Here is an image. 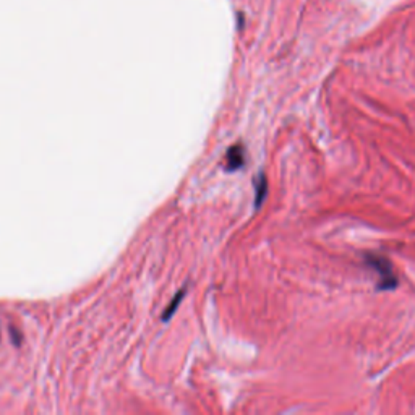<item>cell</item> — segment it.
I'll list each match as a JSON object with an SVG mask.
<instances>
[{
    "label": "cell",
    "instance_id": "2",
    "mask_svg": "<svg viewBox=\"0 0 415 415\" xmlns=\"http://www.w3.org/2000/svg\"><path fill=\"white\" fill-rule=\"evenodd\" d=\"M245 165V150L242 145H235L229 148L227 154H225V168L227 170H239Z\"/></svg>",
    "mask_w": 415,
    "mask_h": 415
},
{
    "label": "cell",
    "instance_id": "3",
    "mask_svg": "<svg viewBox=\"0 0 415 415\" xmlns=\"http://www.w3.org/2000/svg\"><path fill=\"white\" fill-rule=\"evenodd\" d=\"M183 295H185V289H182L181 292H179V294L175 295V297L172 298V302H170V305H169L168 308H165V313H164V315H163V320H164V321H168L169 318L174 315L175 310H177L179 305H181V303H182Z\"/></svg>",
    "mask_w": 415,
    "mask_h": 415
},
{
    "label": "cell",
    "instance_id": "1",
    "mask_svg": "<svg viewBox=\"0 0 415 415\" xmlns=\"http://www.w3.org/2000/svg\"><path fill=\"white\" fill-rule=\"evenodd\" d=\"M367 265L378 274V289H394L398 285V278L393 273L391 263L380 255H367Z\"/></svg>",
    "mask_w": 415,
    "mask_h": 415
},
{
    "label": "cell",
    "instance_id": "4",
    "mask_svg": "<svg viewBox=\"0 0 415 415\" xmlns=\"http://www.w3.org/2000/svg\"><path fill=\"white\" fill-rule=\"evenodd\" d=\"M255 188H256V208H258L263 203V200H265V195H266V179L263 174L256 179Z\"/></svg>",
    "mask_w": 415,
    "mask_h": 415
}]
</instances>
